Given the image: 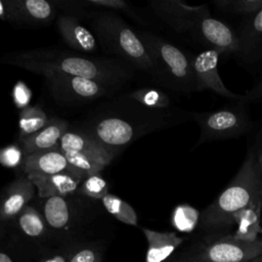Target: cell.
<instances>
[{
	"label": "cell",
	"instance_id": "obj_1",
	"mask_svg": "<svg viewBox=\"0 0 262 262\" xmlns=\"http://www.w3.org/2000/svg\"><path fill=\"white\" fill-rule=\"evenodd\" d=\"M262 190V176L250 150L227 186L202 213L199 226L208 232H218L233 226V216Z\"/></svg>",
	"mask_w": 262,
	"mask_h": 262
},
{
	"label": "cell",
	"instance_id": "obj_2",
	"mask_svg": "<svg viewBox=\"0 0 262 262\" xmlns=\"http://www.w3.org/2000/svg\"><path fill=\"white\" fill-rule=\"evenodd\" d=\"M191 120L200 127V136L194 147L212 141L241 137L253 128L248 104L243 100L214 111L192 112Z\"/></svg>",
	"mask_w": 262,
	"mask_h": 262
},
{
	"label": "cell",
	"instance_id": "obj_3",
	"mask_svg": "<svg viewBox=\"0 0 262 262\" xmlns=\"http://www.w3.org/2000/svg\"><path fill=\"white\" fill-rule=\"evenodd\" d=\"M147 44L159 69L172 87L182 93L196 92L192 67L193 55L155 37L149 38Z\"/></svg>",
	"mask_w": 262,
	"mask_h": 262
},
{
	"label": "cell",
	"instance_id": "obj_4",
	"mask_svg": "<svg viewBox=\"0 0 262 262\" xmlns=\"http://www.w3.org/2000/svg\"><path fill=\"white\" fill-rule=\"evenodd\" d=\"M59 148L69 163L86 177L99 174L112 160V155L99 141L80 133L66 132L59 140Z\"/></svg>",
	"mask_w": 262,
	"mask_h": 262
},
{
	"label": "cell",
	"instance_id": "obj_5",
	"mask_svg": "<svg viewBox=\"0 0 262 262\" xmlns=\"http://www.w3.org/2000/svg\"><path fill=\"white\" fill-rule=\"evenodd\" d=\"M262 254V238L237 239L232 234L211 238L198 256L200 262H250Z\"/></svg>",
	"mask_w": 262,
	"mask_h": 262
},
{
	"label": "cell",
	"instance_id": "obj_6",
	"mask_svg": "<svg viewBox=\"0 0 262 262\" xmlns=\"http://www.w3.org/2000/svg\"><path fill=\"white\" fill-rule=\"evenodd\" d=\"M188 36L206 49H215L222 56H235L237 52V36L227 24L207 13L194 24Z\"/></svg>",
	"mask_w": 262,
	"mask_h": 262
},
{
	"label": "cell",
	"instance_id": "obj_7",
	"mask_svg": "<svg viewBox=\"0 0 262 262\" xmlns=\"http://www.w3.org/2000/svg\"><path fill=\"white\" fill-rule=\"evenodd\" d=\"M220 56H222L221 53L215 49H205L193 55L192 67L195 79V91L210 90L228 99L243 100L244 94H236L224 85L218 72Z\"/></svg>",
	"mask_w": 262,
	"mask_h": 262
},
{
	"label": "cell",
	"instance_id": "obj_8",
	"mask_svg": "<svg viewBox=\"0 0 262 262\" xmlns=\"http://www.w3.org/2000/svg\"><path fill=\"white\" fill-rule=\"evenodd\" d=\"M237 52L234 56L241 64L252 71L262 69V9L244 18L237 31Z\"/></svg>",
	"mask_w": 262,
	"mask_h": 262
},
{
	"label": "cell",
	"instance_id": "obj_9",
	"mask_svg": "<svg viewBox=\"0 0 262 262\" xmlns=\"http://www.w3.org/2000/svg\"><path fill=\"white\" fill-rule=\"evenodd\" d=\"M158 10L175 31L187 35L198 19L210 13L207 4L188 5L180 0L163 1L159 4Z\"/></svg>",
	"mask_w": 262,
	"mask_h": 262
},
{
	"label": "cell",
	"instance_id": "obj_10",
	"mask_svg": "<svg viewBox=\"0 0 262 262\" xmlns=\"http://www.w3.org/2000/svg\"><path fill=\"white\" fill-rule=\"evenodd\" d=\"M23 169L28 175H52L70 172L86 177L82 172L74 168L69 163L64 154L59 147L27 155L23 163Z\"/></svg>",
	"mask_w": 262,
	"mask_h": 262
},
{
	"label": "cell",
	"instance_id": "obj_11",
	"mask_svg": "<svg viewBox=\"0 0 262 262\" xmlns=\"http://www.w3.org/2000/svg\"><path fill=\"white\" fill-rule=\"evenodd\" d=\"M262 190L252 201L233 216V225L236 226L232 236L246 242H254L262 233Z\"/></svg>",
	"mask_w": 262,
	"mask_h": 262
},
{
	"label": "cell",
	"instance_id": "obj_12",
	"mask_svg": "<svg viewBox=\"0 0 262 262\" xmlns=\"http://www.w3.org/2000/svg\"><path fill=\"white\" fill-rule=\"evenodd\" d=\"M28 178L38 189L39 196L48 199L51 196H66L74 192L86 177L66 172L52 175L29 174Z\"/></svg>",
	"mask_w": 262,
	"mask_h": 262
},
{
	"label": "cell",
	"instance_id": "obj_13",
	"mask_svg": "<svg viewBox=\"0 0 262 262\" xmlns=\"http://www.w3.org/2000/svg\"><path fill=\"white\" fill-rule=\"evenodd\" d=\"M34 187L35 185L28 177L17 179L9 186L0 203L1 222L16 219L32 199Z\"/></svg>",
	"mask_w": 262,
	"mask_h": 262
},
{
	"label": "cell",
	"instance_id": "obj_14",
	"mask_svg": "<svg viewBox=\"0 0 262 262\" xmlns=\"http://www.w3.org/2000/svg\"><path fill=\"white\" fill-rule=\"evenodd\" d=\"M67 128L68 124L64 121L58 119L48 121L41 130L23 138L21 144L25 155L55 148L57 141L67 132Z\"/></svg>",
	"mask_w": 262,
	"mask_h": 262
},
{
	"label": "cell",
	"instance_id": "obj_15",
	"mask_svg": "<svg viewBox=\"0 0 262 262\" xmlns=\"http://www.w3.org/2000/svg\"><path fill=\"white\" fill-rule=\"evenodd\" d=\"M147 242L145 262H163L182 244L183 238L172 231L142 228Z\"/></svg>",
	"mask_w": 262,
	"mask_h": 262
},
{
	"label": "cell",
	"instance_id": "obj_16",
	"mask_svg": "<svg viewBox=\"0 0 262 262\" xmlns=\"http://www.w3.org/2000/svg\"><path fill=\"white\" fill-rule=\"evenodd\" d=\"M19 233L29 242L42 244L50 238V228L44 217L33 207L27 206L16 217Z\"/></svg>",
	"mask_w": 262,
	"mask_h": 262
},
{
	"label": "cell",
	"instance_id": "obj_17",
	"mask_svg": "<svg viewBox=\"0 0 262 262\" xmlns=\"http://www.w3.org/2000/svg\"><path fill=\"white\" fill-rule=\"evenodd\" d=\"M99 141L107 145H123L129 142L133 135V127L126 121L118 118L102 120L96 127Z\"/></svg>",
	"mask_w": 262,
	"mask_h": 262
},
{
	"label": "cell",
	"instance_id": "obj_18",
	"mask_svg": "<svg viewBox=\"0 0 262 262\" xmlns=\"http://www.w3.org/2000/svg\"><path fill=\"white\" fill-rule=\"evenodd\" d=\"M58 28L63 39L72 47L83 51H93L96 48L94 36L74 19L60 17Z\"/></svg>",
	"mask_w": 262,
	"mask_h": 262
},
{
	"label": "cell",
	"instance_id": "obj_19",
	"mask_svg": "<svg viewBox=\"0 0 262 262\" xmlns=\"http://www.w3.org/2000/svg\"><path fill=\"white\" fill-rule=\"evenodd\" d=\"M43 217L52 231L67 229L72 221L70 206L64 196L48 198L43 206Z\"/></svg>",
	"mask_w": 262,
	"mask_h": 262
},
{
	"label": "cell",
	"instance_id": "obj_20",
	"mask_svg": "<svg viewBox=\"0 0 262 262\" xmlns=\"http://www.w3.org/2000/svg\"><path fill=\"white\" fill-rule=\"evenodd\" d=\"M119 43L125 53L134 58L142 67L146 69H156L162 74L152 54H149L147 49L131 30L123 29L120 31Z\"/></svg>",
	"mask_w": 262,
	"mask_h": 262
},
{
	"label": "cell",
	"instance_id": "obj_21",
	"mask_svg": "<svg viewBox=\"0 0 262 262\" xmlns=\"http://www.w3.org/2000/svg\"><path fill=\"white\" fill-rule=\"evenodd\" d=\"M212 3L222 12L250 17L262 9V0H214Z\"/></svg>",
	"mask_w": 262,
	"mask_h": 262
},
{
	"label": "cell",
	"instance_id": "obj_22",
	"mask_svg": "<svg viewBox=\"0 0 262 262\" xmlns=\"http://www.w3.org/2000/svg\"><path fill=\"white\" fill-rule=\"evenodd\" d=\"M47 123L46 114L38 106H27L19 113L18 127L25 137L41 130Z\"/></svg>",
	"mask_w": 262,
	"mask_h": 262
},
{
	"label": "cell",
	"instance_id": "obj_23",
	"mask_svg": "<svg viewBox=\"0 0 262 262\" xmlns=\"http://www.w3.org/2000/svg\"><path fill=\"white\" fill-rule=\"evenodd\" d=\"M101 201L106 211L119 221L128 225H137V214L128 203L110 193H107Z\"/></svg>",
	"mask_w": 262,
	"mask_h": 262
},
{
	"label": "cell",
	"instance_id": "obj_24",
	"mask_svg": "<svg viewBox=\"0 0 262 262\" xmlns=\"http://www.w3.org/2000/svg\"><path fill=\"white\" fill-rule=\"evenodd\" d=\"M201 213L192 206L181 204L174 208L171 216L172 225L181 232H191L200 223Z\"/></svg>",
	"mask_w": 262,
	"mask_h": 262
},
{
	"label": "cell",
	"instance_id": "obj_25",
	"mask_svg": "<svg viewBox=\"0 0 262 262\" xmlns=\"http://www.w3.org/2000/svg\"><path fill=\"white\" fill-rule=\"evenodd\" d=\"M58 69L74 77L91 80L95 79L99 75V71L95 63L81 57H67L59 62Z\"/></svg>",
	"mask_w": 262,
	"mask_h": 262
},
{
	"label": "cell",
	"instance_id": "obj_26",
	"mask_svg": "<svg viewBox=\"0 0 262 262\" xmlns=\"http://www.w3.org/2000/svg\"><path fill=\"white\" fill-rule=\"evenodd\" d=\"M132 97L144 106L157 111L165 110L171 103L169 96L165 92L152 88L137 90L132 93Z\"/></svg>",
	"mask_w": 262,
	"mask_h": 262
},
{
	"label": "cell",
	"instance_id": "obj_27",
	"mask_svg": "<svg viewBox=\"0 0 262 262\" xmlns=\"http://www.w3.org/2000/svg\"><path fill=\"white\" fill-rule=\"evenodd\" d=\"M103 249L98 244H78L73 248L69 262H101Z\"/></svg>",
	"mask_w": 262,
	"mask_h": 262
},
{
	"label": "cell",
	"instance_id": "obj_28",
	"mask_svg": "<svg viewBox=\"0 0 262 262\" xmlns=\"http://www.w3.org/2000/svg\"><path fill=\"white\" fill-rule=\"evenodd\" d=\"M81 190L87 196L102 200L107 194L108 187L106 181L99 174H94L85 178Z\"/></svg>",
	"mask_w": 262,
	"mask_h": 262
},
{
	"label": "cell",
	"instance_id": "obj_29",
	"mask_svg": "<svg viewBox=\"0 0 262 262\" xmlns=\"http://www.w3.org/2000/svg\"><path fill=\"white\" fill-rule=\"evenodd\" d=\"M71 87L75 93L82 97H93L100 93V87L96 81L81 77H73L70 81Z\"/></svg>",
	"mask_w": 262,
	"mask_h": 262
},
{
	"label": "cell",
	"instance_id": "obj_30",
	"mask_svg": "<svg viewBox=\"0 0 262 262\" xmlns=\"http://www.w3.org/2000/svg\"><path fill=\"white\" fill-rule=\"evenodd\" d=\"M24 150L16 144H10L0 149V164L7 168H14L24 163Z\"/></svg>",
	"mask_w": 262,
	"mask_h": 262
},
{
	"label": "cell",
	"instance_id": "obj_31",
	"mask_svg": "<svg viewBox=\"0 0 262 262\" xmlns=\"http://www.w3.org/2000/svg\"><path fill=\"white\" fill-rule=\"evenodd\" d=\"M25 8L31 16L37 19H46L52 12L51 5L45 0H27Z\"/></svg>",
	"mask_w": 262,
	"mask_h": 262
},
{
	"label": "cell",
	"instance_id": "obj_32",
	"mask_svg": "<svg viewBox=\"0 0 262 262\" xmlns=\"http://www.w3.org/2000/svg\"><path fill=\"white\" fill-rule=\"evenodd\" d=\"M31 96H32V93L30 88L23 81H18L14 85L12 90V98L16 107L23 110L29 106Z\"/></svg>",
	"mask_w": 262,
	"mask_h": 262
},
{
	"label": "cell",
	"instance_id": "obj_33",
	"mask_svg": "<svg viewBox=\"0 0 262 262\" xmlns=\"http://www.w3.org/2000/svg\"><path fill=\"white\" fill-rule=\"evenodd\" d=\"M74 247L75 246L60 248L59 250L54 251L53 253L46 254L44 258L38 262H69V259Z\"/></svg>",
	"mask_w": 262,
	"mask_h": 262
},
{
	"label": "cell",
	"instance_id": "obj_34",
	"mask_svg": "<svg viewBox=\"0 0 262 262\" xmlns=\"http://www.w3.org/2000/svg\"><path fill=\"white\" fill-rule=\"evenodd\" d=\"M243 101L246 104L262 101V79L250 90L244 94Z\"/></svg>",
	"mask_w": 262,
	"mask_h": 262
},
{
	"label": "cell",
	"instance_id": "obj_35",
	"mask_svg": "<svg viewBox=\"0 0 262 262\" xmlns=\"http://www.w3.org/2000/svg\"><path fill=\"white\" fill-rule=\"evenodd\" d=\"M90 3L99 5V6H106V7H112V8H125L127 7V4L122 1V0H89Z\"/></svg>",
	"mask_w": 262,
	"mask_h": 262
},
{
	"label": "cell",
	"instance_id": "obj_36",
	"mask_svg": "<svg viewBox=\"0 0 262 262\" xmlns=\"http://www.w3.org/2000/svg\"><path fill=\"white\" fill-rule=\"evenodd\" d=\"M251 151H252V154L254 156L257 169H258L259 173L262 176V136L258 139V141H257V143L255 145V148L253 150H251Z\"/></svg>",
	"mask_w": 262,
	"mask_h": 262
},
{
	"label": "cell",
	"instance_id": "obj_37",
	"mask_svg": "<svg viewBox=\"0 0 262 262\" xmlns=\"http://www.w3.org/2000/svg\"><path fill=\"white\" fill-rule=\"evenodd\" d=\"M0 262H20L18 254L7 248H0Z\"/></svg>",
	"mask_w": 262,
	"mask_h": 262
},
{
	"label": "cell",
	"instance_id": "obj_38",
	"mask_svg": "<svg viewBox=\"0 0 262 262\" xmlns=\"http://www.w3.org/2000/svg\"><path fill=\"white\" fill-rule=\"evenodd\" d=\"M0 17L2 19H6L7 18V12H6V7L5 4L0 0Z\"/></svg>",
	"mask_w": 262,
	"mask_h": 262
},
{
	"label": "cell",
	"instance_id": "obj_39",
	"mask_svg": "<svg viewBox=\"0 0 262 262\" xmlns=\"http://www.w3.org/2000/svg\"><path fill=\"white\" fill-rule=\"evenodd\" d=\"M250 262H262V254H261V255H259L258 257H256L255 259L251 260Z\"/></svg>",
	"mask_w": 262,
	"mask_h": 262
},
{
	"label": "cell",
	"instance_id": "obj_40",
	"mask_svg": "<svg viewBox=\"0 0 262 262\" xmlns=\"http://www.w3.org/2000/svg\"><path fill=\"white\" fill-rule=\"evenodd\" d=\"M261 224H262V219H261Z\"/></svg>",
	"mask_w": 262,
	"mask_h": 262
}]
</instances>
